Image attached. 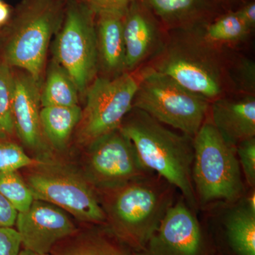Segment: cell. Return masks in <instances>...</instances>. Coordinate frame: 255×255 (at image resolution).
<instances>
[{"label": "cell", "instance_id": "d6986e66", "mask_svg": "<svg viewBox=\"0 0 255 255\" xmlns=\"http://www.w3.org/2000/svg\"><path fill=\"white\" fill-rule=\"evenodd\" d=\"M201 36L210 44L223 48L247 39L251 29L242 21L236 11L219 16L210 23L198 26Z\"/></svg>", "mask_w": 255, "mask_h": 255}, {"label": "cell", "instance_id": "e575fe53", "mask_svg": "<svg viewBox=\"0 0 255 255\" xmlns=\"http://www.w3.org/2000/svg\"><path fill=\"white\" fill-rule=\"evenodd\" d=\"M0 1H1V0H0Z\"/></svg>", "mask_w": 255, "mask_h": 255}, {"label": "cell", "instance_id": "4fadbf2b", "mask_svg": "<svg viewBox=\"0 0 255 255\" xmlns=\"http://www.w3.org/2000/svg\"><path fill=\"white\" fill-rule=\"evenodd\" d=\"M161 26L140 0L130 4L124 17L125 72L136 70L159 51L165 40Z\"/></svg>", "mask_w": 255, "mask_h": 255}, {"label": "cell", "instance_id": "f1b7e54d", "mask_svg": "<svg viewBox=\"0 0 255 255\" xmlns=\"http://www.w3.org/2000/svg\"><path fill=\"white\" fill-rule=\"evenodd\" d=\"M21 243L17 230L0 227V255H18Z\"/></svg>", "mask_w": 255, "mask_h": 255}, {"label": "cell", "instance_id": "44dd1931", "mask_svg": "<svg viewBox=\"0 0 255 255\" xmlns=\"http://www.w3.org/2000/svg\"><path fill=\"white\" fill-rule=\"evenodd\" d=\"M78 90L61 67L51 69L40 97L44 107H73L78 105Z\"/></svg>", "mask_w": 255, "mask_h": 255}, {"label": "cell", "instance_id": "603a6c76", "mask_svg": "<svg viewBox=\"0 0 255 255\" xmlns=\"http://www.w3.org/2000/svg\"><path fill=\"white\" fill-rule=\"evenodd\" d=\"M14 78L7 63L0 64V138L11 135L14 130L13 97Z\"/></svg>", "mask_w": 255, "mask_h": 255}, {"label": "cell", "instance_id": "cb8c5ba5", "mask_svg": "<svg viewBox=\"0 0 255 255\" xmlns=\"http://www.w3.org/2000/svg\"><path fill=\"white\" fill-rule=\"evenodd\" d=\"M228 76L231 90L237 95H255V63L246 57L228 62Z\"/></svg>", "mask_w": 255, "mask_h": 255}, {"label": "cell", "instance_id": "e0dca14e", "mask_svg": "<svg viewBox=\"0 0 255 255\" xmlns=\"http://www.w3.org/2000/svg\"><path fill=\"white\" fill-rule=\"evenodd\" d=\"M97 16V48L102 64L107 71L120 75L125 72L124 17L111 14Z\"/></svg>", "mask_w": 255, "mask_h": 255}, {"label": "cell", "instance_id": "9c48e42d", "mask_svg": "<svg viewBox=\"0 0 255 255\" xmlns=\"http://www.w3.org/2000/svg\"><path fill=\"white\" fill-rule=\"evenodd\" d=\"M26 183L34 199L58 206L82 221L100 223L107 219L92 188L81 177L69 171H40L31 174Z\"/></svg>", "mask_w": 255, "mask_h": 255}, {"label": "cell", "instance_id": "4dcf8cb0", "mask_svg": "<svg viewBox=\"0 0 255 255\" xmlns=\"http://www.w3.org/2000/svg\"><path fill=\"white\" fill-rule=\"evenodd\" d=\"M251 31L255 27V3L254 1H248L238 10L235 11Z\"/></svg>", "mask_w": 255, "mask_h": 255}, {"label": "cell", "instance_id": "2e32d148", "mask_svg": "<svg viewBox=\"0 0 255 255\" xmlns=\"http://www.w3.org/2000/svg\"><path fill=\"white\" fill-rule=\"evenodd\" d=\"M167 29H186L207 22L211 0H140Z\"/></svg>", "mask_w": 255, "mask_h": 255}, {"label": "cell", "instance_id": "5b68a950", "mask_svg": "<svg viewBox=\"0 0 255 255\" xmlns=\"http://www.w3.org/2000/svg\"><path fill=\"white\" fill-rule=\"evenodd\" d=\"M139 73L132 108L193 138L205 122L211 102L150 67Z\"/></svg>", "mask_w": 255, "mask_h": 255}, {"label": "cell", "instance_id": "5bb4252c", "mask_svg": "<svg viewBox=\"0 0 255 255\" xmlns=\"http://www.w3.org/2000/svg\"><path fill=\"white\" fill-rule=\"evenodd\" d=\"M209 112L211 122L233 147L255 137V95L223 96L211 102Z\"/></svg>", "mask_w": 255, "mask_h": 255}, {"label": "cell", "instance_id": "7c38bea8", "mask_svg": "<svg viewBox=\"0 0 255 255\" xmlns=\"http://www.w3.org/2000/svg\"><path fill=\"white\" fill-rule=\"evenodd\" d=\"M17 231L25 249L48 253L57 242L71 236L75 226L58 206L35 199L26 211L18 213Z\"/></svg>", "mask_w": 255, "mask_h": 255}, {"label": "cell", "instance_id": "4316f807", "mask_svg": "<svg viewBox=\"0 0 255 255\" xmlns=\"http://www.w3.org/2000/svg\"><path fill=\"white\" fill-rule=\"evenodd\" d=\"M135 0H83L95 14H111L125 16L128 9Z\"/></svg>", "mask_w": 255, "mask_h": 255}, {"label": "cell", "instance_id": "484cf974", "mask_svg": "<svg viewBox=\"0 0 255 255\" xmlns=\"http://www.w3.org/2000/svg\"><path fill=\"white\" fill-rule=\"evenodd\" d=\"M236 152L247 184L251 189H255V137L239 142L236 145Z\"/></svg>", "mask_w": 255, "mask_h": 255}, {"label": "cell", "instance_id": "9a60e30c", "mask_svg": "<svg viewBox=\"0 0 255 255\" xmlns=\"http://www.w3.org/2000/svg\"><path fill=\"white\" fill-rule=\"evenodd\" d=\"M36 82L29 75L14 79L12 105L14 128L23 143L30 148H36L41 141V95Z\"/></svg>", "mask_w": 255, "mask_h": 255}, {"label": "cell", "instance_id": "8fae6325", "mask_svg": "<svg viewBox=\"0 0 255 255\" xmlns=\"http://www.w3.org/2000/svg\"><path fill=\"white\" fill-rule=\"evenodd\" d=\"M140 255H202L204 240L199 221L184 201L174 204Z\"/></svg>", "mask_w": 255, "mask_h": 255}, {"label": "cell", "instance_id": "f546056e", "mask_svg": "<svg viewBox=\"0 0 255 255\" xmlns=\"http://www.w3.org/2000/svg\"><path fill=\"white\" fill-rule=\"evenodd\" d=\"M17 215L18 211L0 193V227H13Z\"/></svg>", "mask_w": 255, "mask_h": 255}, {"label": "cell", "instance_id": "83f0119b", "mask_svg": "<svg viewBox=\"0 0 255 255\" xmlns=\"http://www.w3.org/2000/svg\"><path fill=\"white\" fill-rule=\"evenodd\" d=\"M72 255H128L122 250L102 239L89 242Z\"/></svg>", "mask_w": 255, "mask_h": 255}, {"label": "cell", "instance_id": "7402d4cb", "mask_svg": "<svg viewBox=\"0 0 255 255\" xmlns=\"http://www.w3.org/2000/svg\"><path fill=\"white\" fill-rule=\"evenodd\" d=\"M0 193L18 213L26 211L35 200L27 183L23 180L17 171L0 173Z\"/></svg>", "mask_w": 255, "mask_h": 255}, {"label": "cell", "instance_id": "277c9868", "mask_svg": "<svg viewBox=\"0 0 255 255\" xmlns=\"http://www.w3.org/2000/svg\"><path fill=\"white\" fill-rule=\"evenodd\" d=\"M192 181L196 198L203 204L235 202L244 193L236 147L230 145L210 119L193 137Z\"/></svg>", "mask_w": 255, "mask_h": 255}, {"label": "cell", "instance_id": "ffe728a7", "mask_svg": "<svg viewBox=\"0 0 255 255\" xmlns=\"http://www.w3.org/2000/svg\"><path fill=\"white\" fill-rule=\"evenodd\" d=\"M228 240L239 255H255V211L246 203L228 216L226 223Z\"/></svg>", "mask_w": 255, "mask_h": 255}, {"label": "cell", "instance_id": "6da1fadb", "mask_svg": "<svg viewBox=\"0 0 255 255\" xmlns=\"http://www.w3.org/2000/svg\"><path fill=\"white\" fill-rule=\"evenodd\" d=\"M198 26L172 31L148 66L211 103L231 90L228 62L223 48L206 42Z\"/></svg>", "mask_w": 255, "mask_h": 255}, {"label": "cell", "instance_id": "836d02e7", "mask_svg": "<svg viewBox=\"0 0 255 255\" xmlns=\"http://www.w3.org/2000/svg\"><path fill=\"white\" fill-rule=\"evenodd\" d=\"M18 255H50L48 253H38L36 252L29 251V250L25 249L24 251L20 252Z\"/></svg>", "mask_w": 255, "mask_h": 255}, {"label": "cell", "instance_id": "7a4b0ae2", "mask_svg": "<svg viewBox=\"0 0 255 255\" xmlns=\"http://www.w3.org/2000/svg\"><path fill=\"white\" fill-rule=\"evenodd\" d=\"M120 129L132 142L146 168L179 189L191 207L197 205L192 181L193 138L169 130L145 112L132 108Z\"/></svg>", "mask_w": 255, "mask_h": 255}, {"label": "cell", "instance_id": "8992f818", "mask_svg": "<svg viewBox=\"0 0 255 255\" xmlns=\"http://www.w3.org/2000/svg\"><path fill=\"white\" fill-rule=\"evenodd\" d=\"M61 18L59 0H26L6 46V63L23 69L35 81H38L50 37Z\"/></svg>", "mask_w": 255, "mask_h": 255}, {"label": "cell", "instance_id": "30bf717a", "mask_svg": "<svg viewBox=\"0 0 255 255\" xmlns=\"http://www.w3.org/2000/svg\"><path fill=\"white\" fill-rule=\"evenodd\" d=\"M91 145L89 169L95 182L105 189L153 173L142 163L131 140L120 128Z\"/></svg>", "mask_w": 255, "mask_h": 255}, {"label": "cell", "instance_id": "ac0fdd59", "mask_svg": "<svg viewBox=\"0 0 255 255\" xmlns=\"http://www.w3.org/2000/svg\"><path fill=\"white\" fill-rule=\"evenodd\" d=\"M82 114L78 105L43 107L40 111L41 128L53 145L63 147L74 128L80 124Z\"/></svg>", "mask_w": 255, "mask_h": 255}, {"label": "cell", "instance_id": "d4e9b609", "mask_svg": "<svg viewBox=\"0 0 255 255\" xmlns=\"http://www.w3.org/2000/svg\"><path fill=\"white\" fill-rule=\"evenodd\" d=\"M36 163L20 146L0 138V173L17 171Z\"/></svg>", "mask_w": 255, "mask_h": 255}, {"label": "cell", "instance_id": "52a82bcc", "mask_svg": "<svg viewBox=\"0 0 255 255\" xmlns=\"http://www.w3.org/2000/svg\"><path fill=\"white\" fill-rule=\"evenodd\" d=\"M140 73L124 72L113 78H98L90 86L82 112L80 137L92 144L119 129L132 109Z\"/></svg>", "mask_w": 255, "mask_h": 255}, {"label": "cell", "instance_id": "1f68e13d", "mask_svg": "<svg viewBox=\"0 0 255 255\" xmlns=\"http://www.w3.org/2000/svg\"><path fill=\"white\" fill-rule=\"evenodd\" d=\"M9 16V9L7 5L0 1V25L6 22Z\"/></svg>", "mask_w": 255, "mask_h": 255}, {"label": "cell", "instance_id": "d6a6232c", "mask_svg": "<svg viewBox=\"0 0 255 255\" xmlns=\"http://www.w3.org/2000/svg\"><path fill=\"white\" fill-rule=\"evenodd\" d=\"M213 3L217 4H231L239 1H248V0H211Z\"/></svg>", "mask_w": 255, "mask_h": 255}, {"label": "cell", "instance_id": "3957f363", "mask_svg": "<svg viewBox=\"0 0 255 255\" xmlns=\"http://www.w3.org/2000/svg\"><path fill=\"white\" fill-rule=\"evenodd\" d=\"M173 186L153 173L111 191L107 205L114 226L132 243L145 246L174 203Z\"/></svg>", "mask_w": 255, "mask_h": 255}, {"label": "cell", "instance_id": "ba28073f", "mask_svg": "<svg viewBox=\"0 0 255 255\" xmlns=\"http://www.w3.org/2000/svg\"><path fill=\"white\" fill-rule=\"evenodd\" d=\"M94 14L84 3L70 2L57 41L58 63L82 93L95 76L98 59Z\"/></svg>", "mask_w": 255, "mask_h": 255}]
</instances>
